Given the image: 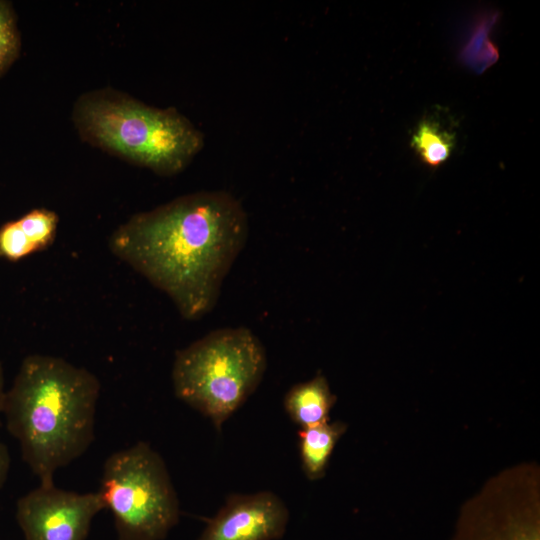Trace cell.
Returning a JSON list of instances; mask_svg holds the SVG:
<instances>
[{
    "instance_id": "10",
    "label": "cell",
    "mask_w": 540,
    "mask_h": 540,
    "mask_svg": "<svg viewBox=\"0 0 540 540\" xmlns=\"http://www.w3.org/2000/svg\"><path fill=\"white\" fill-rule=\"evenodd\" d=\"M337 398L325 376L316 374L309 381L292 386L284 398L289 417L301 429L329 422V413Z\"/></svg>"
},
{
    "instance_id": "3",
    "label": "cell",
    "mask_w": 540,
    "mask_h": 540,
    "mask_svg": "<svg viewBox=\"0 0 540 540\" xmlns=\"http://www.w3.org/2000/svg\"><path fill=\"white\" fill-rule=\"evenodd\" d=\"M83 141L162 176L182 172L204 136L174 107L160 109L112 88L83 93L72 111Z\"/></svg>"
},
{
    "instance_id": "17",
    "label": "cell",
    "mask_w": 540,
    "mask_h": 540,
    "mask_svg": "<svg viewBox=\"0 0 540 540\" xmlns=\"http://www.w3.org/2000/svg\"><path fill=\"white\" fill-rule=\"evenodd\" d=\"M6 390L4 388V371L0 362V415L3 414V406L5 400Z\"/></svg>"
},
{
    "instance_id": "13",
    "label": "cell",
    "mask_w": 540,
    "mask_h": 540,
    "mask_svg": "<svg viewBox=\"0 0 540 540\" xmlns=\"http://www.w3.org/2000/svg\"><path fill=\"white\" fill-rule=\"evenodd\" d=\"M17 222L37 252L53 244L59 217L52 210L35 208L17 219Z\"/></svg>"
},
{
    "instance_id": "7",
    "label": "cell",
    "mask_w": 540,
    "mask_h": 540,
    "mask_svg": "<svg viewBox=\"0 0 540 540\" xmlns=\"http://www.w3.org/2000/svg\"><path fill=\"white\" fill-rule=\"evenodd\" d=\"M288 520L286 505L270 491L233 494L198 540H277L284 535Z\"/></svg>"
},
{
    "instance_id": "1",
    "label": "cell",
    "mask_w": 540,
    "mask_h": 540,
    "mask_svg": "<svg viewBox=\"0 0 540 540\" xmlns=\"http://www.w3.org/2000/svg\"><path fill=\"white\" fill-rule=\"evenodd\" d=\"M248 231L247 214L233 195L199 191L132 215L108 247L193 321L215 307Z\"/></svg>"
},
{
    "instance_id": "12",
    "label": "cell",
    "mask_w": 540,
    "mask_h": 540,
    "mask_svg": "<svg viewBox=\"0 0 540 540\" xmlns=\"http://www.w3.org/2000/svg\"><path fill=\"white\" fill-rule=\"evenodd\" d=\"M497 21L496 12L480 16L459 52L460 61L477 74L483 73L498 61V48L490 39V33Z\"/></svg>"
},
{
    "instance_id": "11",
    "label": "cell",
    "mask_w": 540,
    "mask_h": 540,
    "mask_svg": "<svg viewBox=\"0 0 540 540\" xmlns=\"http://www.w3.org/2000/svg\"><path fill=\"white\" fill-rule=\"evenodd\" d=\"M345 430L346 425L342 422H326L300 430V456L308 479L324 476L332 451Z\"/></svg>"
},
{
    "instance_id": "9",
    "label": "cell",
    "mask_w": 540,
    "mask_h": 540,
    "mask_svg": "<svg viewBox=\"0 0 540 540\" xmlns=\"http://www.w3.org/2000/svg\"><path fill=\"white\" fill-rule=\"evenodd\" d=\"M456 135L454 120L442 108H437L418 122L410 146L425 166L436 169L451 156Z\"/></svg>"
},
{
    "instance_id": "4",
    "label": "cell",
    "mask_w": 540,
    "mask_h": 540,
    "mask_svg": "<svg viewBox=\"0 0 540 540\" xmlns=\"http://www.w3.org/2000/svg\"><path fill=\"white\" fill-rule=\"evenodd\" d=\"M266 367L265 348L250 329L220 328L175 353L174 393L219 431L256 390Z\"/></svg>"
},
{
    "instance_id": "16",
    "label": "cell",
    "mask_w": 540,
    "mask_h": 540,
    "mask_svg": "<svg viewBox=\"0 0 540 540\" xmlns=\"http://www.w3.org/2000/svg\"><path fill=\"white\" fill-rule=\"evenodd\" d=\"M10 463L11 460L7 446L0 440V489L7 479Z\"/></svg>"
},
{
    "instance_id": "15",
    "label": "cell",
    "mask_w": 540,
    "mask_h": 540,
    "mask_svg": "<svg viewBox=\"0 0 540 540\" xmlns=\"http://www.w3.org/2000/svg\"><path fill=\"white\" fill-rule=\"evenodd\" d=\"M34 252L36 249L17 220L6 222L0 227V258L16 262Z\"/></svg>"
},
{
    "instance_id": "6",
    "label": "cell",
    "mask_w": 540,
    "mask_h": 540,
    "mask_svg": "<svg viewBox=\"0 0 540 540\" xmlns=\"http://www.w3.org/2000/svg\"><path fill=\"white\" fill-rule=\"evenodd\" d=\"M104 509L98 492L39 485L18 500L16 519L25 540H85L93 518Z\"/></svg>"
},
{
    "instance_id": "14",
    "label": "cell",
    "mask_w": 540,
    "mask_h": 540,
    "mask_svg": "<svg viewBox=\"0 0 540 540\" xmlns=\"http://www.w3.org/2000/svg\"><path fill=\"white\" fill-rule=\"evenodd\" d=\"M21 36L12 5L0 0V77L20 56Z\"/></svg>"
},
{
    "instance_id": "8",
    "label": "cell",
    "mask_w": 540,
    "mask_h": 540,
    "mask_svg": "<svg viewBox=\"0 0 540 540\" xmlns=\"http://www.w3.org/2000/svg\"><path fill=\"white\" fill-rule=\"evenodd\" d=\"M452 540H540L536 502L485 500L465 509Z\"/></svg>"
},
{
    "instance_id": "5",
    "label": "cell",
    "mask_w": 540,
    "mask_h": 540,
    "mask_svg": "<svg viewBox=\"0 0 540 540\" xmlns=\"http://www.w3.org/2000/svg\"><path fill=\"white\" fill-rule=\"evenodd\" d=\"M98 493L113 514L117 540H163L179 521L166 464L144 441L107 458Z\"/></svg>"
},
{
    "instance_id": "2",
    "label": "cell",
    "mask_w": 540,
    "mask_h": 540,
    "mask_svg": "<svg viewBox=\"0 0 540 540\" xmlns=\"http://www.w3.org/2000/svg\"><path fill=\"white\" fill-rule=\"evenodd\" d=\"M99 394L98 378L63 358L33 354L21 362L3 415L40 485L54 484L55 472L91 445Z\"/></svg>"
}]
</instances>
